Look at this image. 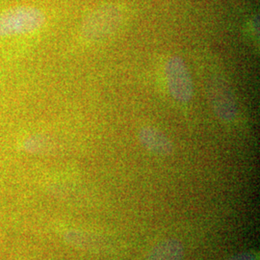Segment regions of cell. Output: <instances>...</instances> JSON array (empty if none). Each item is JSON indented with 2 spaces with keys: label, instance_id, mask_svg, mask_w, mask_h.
Returning <instances> with one entry per match:
<instances>
[{
  "label": "cell",
  "instance_id": "cell-1",
  "mask_svg": "<svg viewBox=\"0 0 260 260\" xmlns=\"http://www.w3.org/2000/svg\"><path fill=\"white\" fill-rule=\"evenodd\" d=\"M46 16L34 6H17L0 14V37L33 33L44 25Z\"/></svg>",
  "mask_w": 260,
  "mask_h": 260
},
{
  "label": "cell",
  "instance_id": "cell-2",
  "mask_svg": "<svg viewBox=\"0 0 260 260\" xmlns=\"http://www.w3.org/2000/svg\"><path fill=\"white\" fill-rule=\"evenodd\" d=\"M121 8L114 4L103 5L91 12L84 19L81 33L88 41H99L114 33L122 22Z\"/></svg>",
  "mask_w": 260,
  "mask_h": 260
},
{
  "label": "cell",
  "instance_id": "cell-3",
  "mask_svg": "<svg viewBox=\"0 0 260 260\" xmlns=\"http://www.w3.org/2000/svg\"><path fill=\"white\" fill-rule=\"evenodd\" d=\"M165 76L171 95L178 103L190 102L194 94V85L185 62L178 56H172L165 65Z\"/></svg>",
  "mask_w": 260,
  "mask_h": 260
},
{
  "label": "cell",
  "instance_id": "cell-4",
  "mask_svg": "<svg viewBox=\"0 0 260 260\" xmlns=\"http://www.w3.org/2000/svg\"><path fill=\"white\" fill-rule=\"evenodd\" d=\"M208 95L214 113L221 121H233L237 115V106L231 89L224 81L214 79L209 82Z\"/></svg>",
  "mask_w": 260,
  "mask_h": 260
},
{
  "label": "cell",
  "instance_id": "cell-5",
  "mask_svg": "<svg viewBox=\"0 0 260 260\" xmlns=\"http://www.w3.org/2000/svg\"><path fill=\"white\" fill-rule=\"evenodd\" d=\"M138 139L145 149L155 155L168 156L174 151L173 142L165 133L155 127H142L138 132Z\"/></svg>",
  "mask_w": 260,
  "mask_h": 260
},
{
  "label": "cell",
  "instance_id": "cell-6",
  "mask_svg": "<svg viewBox=\"0 0 260 260\" xmlns=\"http://www.w3.org/2000/svg\"><path fill=\"white\" fill-rule=\"evenodd\" d=\"M184 247L177 239L159 242L149 252L147 260H183Z\"/></svg>",
  "mask_w": 260,
  "mask_h": 260
},
{
  "label": "cell",
  "instance_id": "cell-7",
  "mask_svg": "<svg viewBox=\"0 0 260 260\" xmlns=\"http://www.w3.org/2000/svg\"><path fill=\"white\" fill-rule=\"evenodd\" d=\"M65 238L71 245L84 250H95L101 246L98 237L83 232L71 231L66 234Z\"/></svg>",
  "mask_w": 260,
  "mask_h": 260
},
{
  "label": "cell",
  "instance_id": "cell-8",
  "mask_svg": "<svg viewBox=\"0 0 260 260\" xmlns=\"http://www.w3.org/2000/svg\"><path fill=\"white\" fill-rule=\"evenodd\" d=\"M48 145L49 143L46 137L41 135H34L30 136L24 141L23 148L30 153H41L48 149Z\"/></svg>",
  "mask_w": 260,
  "mask_h": 260
},
{
  "label": "cell",
  "instance_id": "cell-9",
  "mask_svg": "<svg viewBox=\"0 0 260 260\" xmlns=\"http://www.w3.org/2000/svg\"><path fill=\"white\" fill-rule=\"evenodd\" d=\"M225 260H258L257 256L255 253H252L250 251H245V252H239L236 253L233 256L229 257L228 259Z\"/></svg>",
  "mask_w": 260,
  "mask_h": 260
}]
</instances>
